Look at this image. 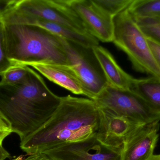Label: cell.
Wrapping results in <instances>:
<instances>
[{
  "instance_id": "cell-1",
  "label": "cell",
  "mask_w": 160,
  "mask_h": 160,
  "mask_svg": "<svg viewBox=\"0 0 160 160\" xmlns=\"http://www.w3.org/2000/svg\"><path fill=\"white\" fill-rule=\"evenodd\" d=\"M98 110L94 101L68 95L41 127L20 140V148L27 155L67 144L88 140L97 135Z\"/></svg>"
},
{
  "instance_id": "cell-2",
  "label": "cell",
  "mask_w": 160,
  "mask_h": 160,
  "mask_svg": "<svg viewBox=\"0 0 160 160\" xmlns=\"http://www.w3.org/2000/svg\"><path fill=\"white\" fill-rule=\"evenodd\" d=\"M61 97L52 93L32 69L21 83L0 85V111L8 119L13 132L23 139L51 117Z\"/></svg>"
},
{
  "instance_id": "cell-3",
  "label": "cell",
  "mask_w": 160,
  "mask_h": 160,
  "mask_svg": "<svg viewBox=\"0 0 160 160\" xmlns=\"http://www.w3.org/2000/svg\"><path fill=\"white\" fill-rule=\"evenodd\" d=\"M2 23L5 51L11 65H69L61 38L35 26Z\"/></svg>"
},
{
  "instance_id": "cell-4",
  "label": "cell",
  "mask_w": 160,
  "mask_h": 160,
  "mask_svg": "<svg viewBox=\"0 0 160 160\" xmlns=\"http://www.w3.org/2000/svg\"><path fill=\"white\" fill-rule=\"evenodd\" d=\"M112 42L128 55L134 69L160 79L158 66L148 41L128 8L113 19Z\"/></svg>"
},
{
  "instance_id": "cell-5",
  "label": "cell",
  "mask_w": 160,
  "mask_h": 160,
  "mask_svg": "<svg viewBox=\"0 0 160 160\" xmlns=\"http://www.w3.org/2000/svg\"><path fill=\"white\" fill-rule=\"evenodd\" d=\"M93 101L98 107L109 109L140 125L160 120V111L130 90L108 85Z\"/></svg>"
},
{
  "instance_id": "cell-6",
  "label": "cell",
  "mask_w": 160,
  "mask_h": 160,
  "mask_svg": "<svg viewBox=\"0 0 160 160\" xmlns=\"http://www.w3.org/2000/svg\"><path fill=\"white\" fill-rule=\"evenodd\" d=\"M61 39L69 65L79 79L86 96L94 100L108 83L93 48Z\"/></svg>"
},
{
  "instance_id": "cell-7",
  "label": "cell",
  "mask_w": 160,
  "mask_h": 160,
  "mask_svg": "<svg viewBox=\"0 0 160 160\" xmlns=\"http://www.w3.org/2000/svg\"><path fill=\"white\" fill-rule=\"evenodd\" d=\"M12 10L61 24L80 34H90L68 0H17Z\"/></svg>"
},
{
  "instance_id": "cell-8",
  "label": "cell",
  "mask_w": 160,
  "mask_h": 160,
  "mask_svg": "<svg viewBox=\"0 0 160 160\" xmlns=\"http://www.w3.org/2000/svg\"><path fill=\"white\" fill-rule=\"evenodd\" d=\"M122 149L108 147L96 136L45 151L52 160H121Z\"/></svg>"
},
{
  "instance_id": "cell-9",
  "label": "cell",
  "mask_w": 160,
  "mask_h": 160,
  "mask_svg": "<svg viewBox=\"0 0 160 160\" xmlns=\"http://www.w3.org/2000/svg\"><path fill=\"white\" fill-rule=\"evenodd\" d=\"M98 107L99 124L97 139L108 147L122 149L127 137L140 124L109 109Z\"/></svg>"
},
{
  "instance_id": "cell-10",
  "label": "cell",
  "mask_w": 160,
  "mask_h": 160,
  "mask_svg": "<svg viewBox=\"0 0 160 160\" xmlns=\"http://www.w3.org/2000/svg\"><path fill=\"white\" fill-rule=\"evenodd\" d=\"M159 122L140 125L127 137L121 160H147L154 154L159 139Z\"/></svg>"
},
{
  "instance_id": "cell-11",
  "label": "cell",
  "mask_w": 160,
  "mask_h": 160,
  "mask_svg": "<svg viewBox=\"0 0 160 160\" xmlns=\"http://www.w3.org/2000/svg\"><path fill=\"white\" fill-rule=\"evenodd\" d=\"M68 2L90 34L98 41L112 42L113 18L101 11L92 0H68Z\"/></svg>"
},
{
  "instance_id": "cell-12",
  "label": "cell",
  "mask_w": 160,
  "mask_h": 160,
  "mask_svg": "<svg viewBox=\"0 0 160 160\" xmlns=\"http://www.w3.org/2000/svg\"><path fill=\"white\" fill-rule=\"evenodd\" d=\"M2 23L6 24L35 26L61 38L88 48H93L99 45L98 40L91 35L80 34L61 24L22 15L13 10L5 15Z\"/></svg>"
},
{
  "instance_id": "cell-13",
  "label": "cell",
  "mask_w": 160,
  "mask_h": 160,
  "mask_svg": "<svg viewBox=\"0 0 160 160\" xmlns=\"http://www.w3.org/2000/svg\"><path fill=\"white\" fill-rule=\"evenodd\" d=\"M29 67L73 94L86 96L85 91L79 79L69 65L35 63Z\"/></svg>"
},
{
  "instance_id": "cell-14",
  "label": "cell",
  "mask_w": 160,
  "mask_h": 160,
  "mask_svg": "<svg viewBox=\"0 0 160 160\" xmlns=\"http://www.w3.org/2000/svg\"><path fill=\"white\" fill-rule=\"evenodd\" d=\"M93 50L108 85L117 89L130 90L134 78L123 70L113 56L105 48L98 45L93 47Z\"/></svg>"
},
{
  "instance_id": "cell-15",
  "label": "cell",
  "mask_w": 160,
  "mask_h": 160,
  "mask_svg": "<svg viewBox=\"0 0 160 160\" xmlns=\"http://www.w3.org/2000/svg\"><path fill=\"white\" fill-rule=\"evenodd\" d=\"M130 90L160 111V79L154 76L133 79Z\"/></svg>"
},
{
  "instance_id": "cell-16",
  "label": "cell",
  "mask_w": 160,
  "mask_h": 160,
  "mask_svg": "<svg viewBox=\"0 0 160 160\" xmlns=\"http://www.w3.org/2000/svg\"><path fill=\"white\" fill-rule=\"evenodd\" d=\"M128 9L134 18L160 19V0H133Z\"/></svg>"
},
{
  "instance_id": "cell-17",
  "label": "cell",
  "mask_w": 160,
  "mask_h": 160,
  "mask_svg": "<svg viewBox=\"0 0 160 160\" xmlns=\"http://www.w3.org/2000/svg\"><path fill=\"white\" fill-rule=\"evenodd\" d=\"M30 67L12 65L0 76V85H15L24 81L28 77Z\"/></svg>"
},
{
  "instance_id": "cell-18",
  "label": "cell",
  "mask_w": 160,
  "mask_h": 160,
  "mask_svg": "<svg viewBox=\"0 0 160 160\" xmlns=\"http://www.w3.org/2000/svg\"><path fill=\"white\" fill-rule=\"evenodd\" d=\"M103 13L113 18L127 9L133 0H92Z\"/></svg>"
},
{
  "instance_id": "cell-19",
  "label": "cell",
  "mask_w": 160,
  "mask_h": 160,
  "mask_svg": "<svg viewBox=\"0 0 160 160\" xmlns=\"http://www.w3.org/2000/svg\"><path fill=\"white\" fill-rule=\"evenodd\" d=\"M147 37L160 44V19L134 18Z\"/></svg>"
},
{
  "instance_id": "cell-20",
  "label": "cell",
  "mask_w": 160,
  "mask_h": 160,
  "mask_svg": "<svg viewBox=\"0 0 160 160\" xmlns=\"http://www.w3.org/2000/svg\"><path fill=\"white\" fill-rule=\"evenodd\" d=\"M6 54L3 41V25H0V76L11 66Z\"/></svg>"
},
{
  "instance_id": "cell-21",
  "label": "cell",
  "mask_w": 160,
  "mask_h": 160,
  "mask_svg": "<svg viewBox=\"0 0 160 160\" xmlns=\"http://www.w3.org/2000/svg\"><path fill=\"white\" fill-rule=\"evenodd\" d=\"M13 132L12 125L0 111V146H2L4 140Z\"/></svg>"
},
{
  "instance_id": "cell-22",
  "label": "cell",
  "mask_w": 160,
  "mask_h": 160,
  "mask_svg": "<svg viewBox=\"0 0 160 160\" xmlns=\"http://www.w3.org/2000/svg\"><path fill=\"white\" fill-rule=\"evenodd\" d=\"M147 39L154 58L160 69V44L150 38L147 37Z\"/></svg>"
},
{
  "instance_id": "cell-23",
  "label": "cell",
  "mask_w": 160,
  "mask_h": 160,
  "mask_svg": "<svg viewBox=\"0 0 160 160\" xmlns=\"http://www.w3.org/2000/svg\"><path fill=\"white\" fill-rule=\"evenodd\" d=\"M17 0H0V18L12 9Z\"/></svg>"
},
{
  "instance_id": "cell-24",
  "label": "cell",
  "mask_w": 160,
  "mask_h": 160,
  "mask_svg": "<svg viewBox=\"0 0 160 160\" xmlns=\"http://www.w3.org/2000/svg\"><path fill=\"white\" fill-rule=\"evenodd\" d=\"M11 160H50V159L45 153H38L32 155H21Z\"/></svg>"
},
{
  "instance_id": "cell-25",
  "label": "cell",
  "mask_w": 160,
  "mask_h": 160,
  "mask_svg": "<svg viewBox=\"0 0 160 160\" xmlns=\"http://www.w3.org/2000/svg\"><path fill=\"white\" fill-rule=\"evenodd\" d=\"M10 157V154L3 147L0 146V160H5Z\"/></svg>"
},
{
  "instance_id": "cell-26",
  "label": "cell",
  "mask_w": 160,
  "mask_h": 160,
  "mask_svg": "<svg viewBox=\"0 0 160 160\" xmlns=\"http://www.w3.org/2000/svg\"><path fill=\"white\" fill-rule=\"evenodd\" d=\"M147 160H160V154L159 155H153L151 157Z\"/></svg>"
},
{
  "instance_id": "cell-27",
  "label": "cell",
  "mask_w": 160,
  "mask_h": 160,
  "mask_svg": "<svg viewBox=\"0 0 160 160\" xmlns=\"http://www.w3.org/2000/svg\"><path fill=\"white\" fill-rule=\"evenodd\" d=\"M2 23V19L0 18V25Z\"/></svg>"
},
{
  "instance_id": "cell-28",
  "label": "cell",
  "mask_w": 160,
  "mask_h": 160,
  "mask_svg": "<svg viewBox=\"0 0 160 160\" xmlns=\"http://www.w3.org/2000/svg\"><path fill=\"white\" fill-rule=\"evenodd\" d=\"M50 160H52L51 159H50Z\"/></svg>"
}]
</instances>
